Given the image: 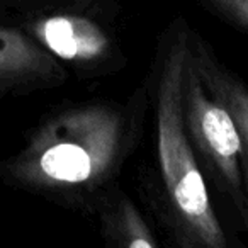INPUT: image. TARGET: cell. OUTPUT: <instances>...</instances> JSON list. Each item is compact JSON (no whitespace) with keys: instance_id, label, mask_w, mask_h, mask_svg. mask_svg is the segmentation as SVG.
Wrapping results in <instances>:
<instances>
[{"instance_id":"cell-3","label":"cell","mask_w":248,"mask_h":248,"mask_svg":"<svg viewBox=\"0 0 248 248\" xmlns=\"http://www.w3.org/2000/svg\"><path fill=\"white\" fill-rule=\"evenodd\" d=\"M182 112L190 141L201 153L219 189L231 199L236 214L248 230V197L241 170L240 133L226 106L202 83L189 45L182 75Z\"/></svg>"},{"instance_id":"cell-8","label":"cell","mask_w":248,"mask_h":248,"mask_svg":"<svg viewBox=\"0 0 248 248\" xmlns=\"http://www.w3.org/2000/svg\"><path fill=\"white\" fill-rule=\"evenodd\" d=\"M221 19L248 32V0H204Z\"/></svg>"},{"instance_id":"cell-4","label":"cell","mask_w":248,"mask_h":248,"mask_svg":"<svg viewBox=\"0 0 248 248\" xmlns=\"http://www.w3.org/2000/svg\"><path fill=\"white\" fill-rule=\"evenodd\" d=\"M28 34L53 56L85 72L112 66L119 58L112 32L90 16L73 12L41 16L28 24Z\"/></svg>"},{"instance_id":"cell-1","label":"cell","mask_w":248,"mask_h":248,"mask_svg":"<svg viewBox=\"0 0 248 248\" xmlns=\"http://www.w3.org/2000/svg\"><path fill=\"white\" fill-rule=\"evenodd\" d=\"M129 114L93 102L49 117L9 167L16 182L63 196H89L110 180L133 140Z\"/></svg>"},{"instance_id":"cell-6","label":"cell","mask_w":248,"mask_h":248,"mask_svg":"<svg viewBox=\"0 0 248 248\" xmlns=\"http://www.w3.org/2000/svg\"><path fill=\"white\" fill-rule=\"evenodd\" d=\"M189 51L206 89L226 106L236 123L241 140V170L248 197V85L214 56L213 49L190 29Z\"/></svg>"},{"instance_id":"cell-5","label":"cell","mask_w":248,"mask_h":248,"mask_svg":"<svg viewBox=\"0 0 248 248\" xmlns=\"http://www.w3.org/2000/svg\"><path fill=\"white\" fill-rule=\"evenodd\" d=\"M65 68L28 32L0 28V90L56 85Z\"/></svg>"},{"instance_id":"cell-2","label":"cell","mask_w":248,"mask_h":248,"mask_svg":"<svg viewBox=\"0 0 248 248\" xmlns=\"http://www.w3.org/2000/svg\"><path fill=\"white\" fill-rule=\"evenodd\" d=\"M189 26L177 19L160 39L155 70L156 160L163 196L179 241L224 248L226 233L211 204L182 112V75Z\"/></svg>"},{"instance_id":"cell-7","label":"cell","mask_w":248,"mask_h":248,"mask_svg":"<svg viewBox=\"0 0 248 248\" xmlns=\"http://www.w3.org/2000/svg\"><path fill=\"white\" fill-rule=\"evenodd\" d=\"M106 224L109 226L107 233L112 234L117 245L143 248L158 245L152 230L146 226L145 219L128 197L119 196V199L110 206L109 214L106 216Z\"/></svg>"}]
</instances>
